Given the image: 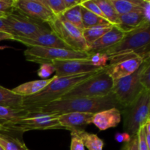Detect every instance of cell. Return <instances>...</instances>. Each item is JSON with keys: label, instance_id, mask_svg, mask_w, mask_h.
<instances>
[{"label": "cell", "instance_id": "cell-36", "mask_svg": "<svg viewBox=\"0 0 150 150\" xmlns=\"http://www.w3.org/2000/svg\"><path fill=\"white\" fill-rule=\"evenodd\" d=\"M70 150H85L84 145H83L81 139L73 133H71Z\"/></svg>", "mask_w": 150, "mask_h": 150}, {"label": "cell", "instance_id": "cell-28", "mask_svg": "<svg viewBox=\"0 0 150 150\" xmlns=\"http://www.w3.org/2000/svg\"><path fill=\"white\" fill-rule=\"evenodd\" d=\"M82 21H83V29H88L90 27H94L97 26H103V25H111L109 22L105 18L100 17L90 11L81 7Z\"/></svg>", "mask_w": 150, "mask_h": 150}, {"label": "cell", "instance_id": "cell-16", "mask_svg": "<svg viewBox=\"0 0 150 150\" xmlns=\"http://www.w3.org/2000/svg\"><path fill=\"white\" fill-rule=\"evenodd\" d=\"M124 35L125 33L122 31L118 29L117 26H113L108 32L89 45L87 53L89 54H92L95 53L103 52L120 42Z\"/></svg>", "mask_w": 150, "mask_h": 150}, {"label": "cell", "instance_id": "cell-5", "mask_svg": "<svg viewBox=\"0 0 150 150\" xmlns=\"http://www.w3.org/2000/svg\"><path fill=\"white\" fill-rule=\"evenodd\" d=\"M150 45V22L146 21L130 32L125 33L122 39L102 53L108 57L124 53L136 52Z\"/></svg>", "mask_w": 150, "mask_h": 150}, {"label": "cell", "instance_id": "cell-8", "mask_svg": "<svg viewBox=\"0 0 150 150\" xmlns=\"http://www.w3.org/2000/svg\"><path fill=\"white\" fill-rule=\"evenodd\" d=\"M142 67L143 63L133 74L114 81L111 93L122 108L131 104L144 90L140 82Z\"/></svg>", "mask_w": 150, "mask_h": 150}, {"label": "cell", "instance_id": "cell-18", "mask_svg": "<svg viewBox=\"0 0 150 150\" xmlns=\"http://www.w3.org/2000/svg\"><path fill=\"white\" fill-rule=\"evenodd\" d=\"M21 132L0 127V145L4 150H30L25 145Z\"/></svg>", "mask_w": 150, "mask_h": 150}, {"label": "cell", "instance_id": "cell-37", "mask_svg": "<svg viewBox=\"0 0 150 150\" xmlns=\"http://www.w3.org/2000/svg\"><path fill=\"white\" fill-rule=\"evenodd\" d=\"M138 144H139V150H150V147L146 144L144 133V126L139 129L137 133Z\"/></svg>", "mask_w": 150, "mask_h": 150}, {"label": "cell", "instance_id": "cell-17", "mask_svg": "<svg viewBox=\"0 0 150 150\" xmlns=\"http://www.w3.org/2000/svg\"><path fill=\"white\" fill-rule=\"evenodd\" d=\"M121 120L120 110L117 108H112L95 113L92 118V124L95 125L100 130L103 131L111 127H117Z\"/></svg>", "mask_w": 150, "mask_h": 150}, {"label": "cell", "instance_id": "cell-20", "mask_svg": "<svg viewBox=\"0 0 150 150\" xmlns=\"http://www.w3.org/2000/svg\"><path fill=\"white\" fill-rule=\"evenodd\" d=\"M119 18L120 23L116 26L124 33L130 32L146 21L140 10L122 15Z\"/></svg>", "mask_w": 150, "mask_h": 150}, {"label": "cell", "instance_id": "cell-30", "mask_svg": "<svg viewBox=\"0 0 150 150\" xmlns=\"http://www.w3.org/2000/svg\"><path fill=\"white\" fill-rule=\"evenodd\" d=\"M88 60L93 66L102 68L108 65V57L102 52L95 53V54H89Z\"/></svg>", "mask_w": 150, "mask_h": 150}, {"label": "cell", "instance_id": "cell-26", "mask_svg": "<svg viewBox=\"0 0 150 150\" xmlns=\"http://www.w3.org/2000/svg\"><path fill=\"white\" fill-rule=\"evenodd\" d=\"M119 16L140 10L141 0H110Z\"/></svg>", "mask_w": 150, "mask_h": 150}, {"label": "cell", "instance_id": "cell-4", "mask_svg": "<svg viewBox=\"0 0 150 150\" xmlns=\"http://www.w3.org/2000/svg\"><path fill=\"white\" fill-rule=\"evenodd\" d=\"M106 68L107 65L92 77L74 86L59 99L98 98L110 95L112 91L114 81L107 72Z\"/></svg>", "mask_w": 150, "mask_h": 150}, {"label": "cell", "instance_id": "cell-11", "mask_svg": "<svg viewBox=\"0 0 150 150\" xmlns=\"http://www.w3.org/2000/svg\"><path fill=\"white\" fill-rule=\"evenodd\" d=\"M51 64L54 65L55 68V76L58 78L83 74L103 68L91 64L88 58L82 59L56 60L53 61Z\"/></svg>", "mask_w": 150, "mask_h": 150}, {"label": "cell", "instance_id": "cell-13", "mask_svg": "<svg viewBox=\"0 0 150 150\" xmlns=\"http://www.w3.org/2000/svg\"><path fill=\"white\" fill-rule=\"evenodd\" d=\"M14 40L26 45L28 48L48 47L68 49L67 47L63 43L62 41L52 31H51V29L37 34L31 38H21L15 36Z\"/></svg>", "mask_w": 150, "mask_h": 150}, {"label": "cell", "instance_id": "cell-22", "mask_svg": "<svg viewBox=\"0 0 150 150\" xmlns=\"http://www.w3.org/2000/svg\"><path fill=\"white\" fill-rule=\"evenodd\" d=\"M23 97L12 92L10 89L0 86V105L13 108H22Z\"/></svg>", "mask_w": 150, "mask_h": 150}, {"label": "cell", "instance_id": "cell-7", "mask_svg": "<svg viewBox=\"0 0 150 150\" xmlns=\"http://www.w3.org/2000/svg\"><path fill=\"white\" fill-rule=\"evenodd\" d=\"M27 61L42 64H51L56 60L82 59L89 58L87 52L73 51L66 48H48V47H31L24 51Z\"/></svg>", "mask_w": 150, "mask_h": 150}, {"label": "cell", "instance_id": "cell-9", "mask_svg": "<svg viewBox=\"0 0 150 150\" xmlns=\"http://www.w3.org/2000/svg\"><path fill=\"white\" fill-rule=\"evenodd\" d=\"M58 115L35 114L19 120H14L3 123L0 127L24 133L34 130H50L62 129L58 120Z\"/></svg>", "mask_w": 150, "mask_h": 150}, {"label": "cell", "instance_id": "cell-34", "mask_svg": "<svg viewBox=\"0 0 150 150\" xmlns=\"http://www.w3.org/2000/svg\"><path fill=\"white\" fill-rule=\"evenodd\" d=\"M15 0H0V14L8 15L14 10Z\"/></svg>", "mask_w": 150, "mask_h": 150}, {"label": "cell", "instance_id": "cell-45", "mask_svg": "<svg viewBox=\"0 0 150 150\" xmlns=\"http://www.w3.org/2000/svg\"><path fill=\"white\" fill-rule=\"evenodd\" d=\"M5 15H3V14H0V17H2V16H4Z\"/></svg>", "mask_w": 150, "mask_h": 150}, {"label": "cell", "instance_id": "cell-42", "mask_svg": "<svg viewBox=\"0 0 150 150\" xmlns=\"http://www.w3.org/2000/svg\"><path fill=\"white\" fill-rule=\"evenodd\" d=\"M81 1L82 0H63L66 10L75 7L76 5H79V4H81Z\"/></svg>", "mask_w": 150, "mask_h": 150}, {"label": "cell", "instance_id": "cell-29", "mask_svg": "<svg viewBox=\"0 0 150 150\" xmlns=\"http://www.w3.org/2000/svg\"><path fill=\"white\" fill-rule=\"evenodd\" d=\"M55 16L62 15L66 8L63 0H39Z\"/></svg>", "mask_w": 150, "mask_h": 150}, {"label": "cell", "instance_id": "cell-14", "mask_svg": "<svg viewBox=\"0 0 150 150\" xmlns=\"http://www.w3.org/2000/svg\"><path fill=\"white\" fill-rule=\"evenodd\" d=\"M95 114L84 112H73L61 114L58 117L59 123L62 129L70 130H84V128L92 123Z\"/></svg>", "mask_w": 150, "mask_h": 150}, {"label": "cell", "instance_id": "cell-27", "mask_svg": "<svg viewBox=\"0 0 150 150\" xmlns=\"http://www.w3.org/2000/svg\"><path fill=\"white\" fill-rule=\"evenodd\" d=\"M62 16L67 21L71 23L72 25L76 26V28H78L80 30H83L81 4L65 10V11L62 13Z\"/></svg>", "mask_w": 150, "mask_h": 150}, {"label": "cell", "instance_id": "cell-6", "mask_svg": "<svg viewBox=\"0 0 150 150\" xmlns=\"http://www.w3.org/2000/svg\"><path fill=\"white\" fill-rule=\"evenodd\" d=\"M47 25L68 49L87 52L88 45L83 39L82 31L67 21L62 15L55 16Z\"/></svg>", "mask_w": 150, "mask_h": 150}, {"label": "cell", "instance_id": "cell-24", "mask_svg": "<svg viewBox=\"0 0 150 150\" xmlns=\"http://www.w3.org/2000/svg\"><path fill=\"white\" fill-rule=\"evenodd\" d=\"M112 25H103V26H97L83 29L82 31V35L88 47L92 42L96 41L106 32H108L112 28Z\"/></svg>", "mask_w": 150, "mask_h": 150}, {"label": "cell", "instance_id": "cell-15", "mask_svg": "<svg viewBox=\"0 0 150 150\" xmlns=\"http://www.w3.org/2000/svg\"><path fill=\"white\" fill-rule=\"evenodd\" d=\"M144 60L140 57L122 60L114 64L107 65L106 70L113 81L133 74L142 65Z\"/></svg>", "mask_w": 150, "mask_h": 150}, {"label": "cell", "instance_id": "cell-32", "mask_svg": "<svg viewBox=\"0 0 150 150\" xmlns=\"http://www.w3.org/2000/svg\"><path fill=\"white\" fill-rule=\"evenodd\" d=\"M81 6L89 10V11H90L91 13H94V14L97 15V16L103 18H105L102 11L100 9V7H98V4H96L95 0H82L81 3Z\"/></svg>", "mask_w": 150, "mask_h": 150}, {"label": "cell", "instance_id": "cell-3", "mask_svg": "<svg viewBox=\"0 0 150 150\" xmlns=\"http://www.w3.org/2000/svg\"><path fill=\"white\" fill-rule=\"evenodd\" d=\"M150 91L143 90L137 98L120 110L123 117V130L131 137L136 136L139 129L150 120Z\"/></svg>", "mask_w": 150, "mask_h": 150}, {"label": "cell", "instance_id": "cell-25", "mask_svg": "<svg viewBox=\"0 0 150 150\" xmlns=\"http://www.w3.org/2000/svg\"><path fill=\"white\" fill-rule=\"evenodd\" d=\"M102 11L105 18L112 26H117L120 23V16L117 14L110 0H95Z\"/></svg>", "mask_w": 150, "mask_h": 150}, {"label": "cell", "instance_id": "cell-40", "mask_svg": "<svg viewBox=\"0 0 150 150\" xmlns=\"http://www.w3.org/2000/svg\"><path fill=\"white\" fill-rule=\"evenodd\" d=\"M144 133L146 144L150 147V120H148L144 125Z\"/></svg>", "mask_w": 150, "mask_h": 150}, {"label": "cell", "instance_id": "cell-1", "mask_svg": "<svg viewBox=\"0 0 150 150\" xmlns=\"http://www.w3.org/2000/svg\"><path fill=\"white\" fill-rule=\"evenodd\" d=\"M117 108L121 110V106L114 95L98 98H76L70 99H59L49 103L40 108H37L31 113L32 115H61L73 112L95 113L101 111Z\"/></svg>", "mask_w": 150, "mask_h": 150}, {"label": "cell", "instance_id": "cell-2", "mask_svg": "<svg viewBox=\"0 0 150 150\" xmlns=\"http://www.w3.org/2000/svg\"><path fill=\"white\" fill-rule=\"evenodd\" d=\"M100 70L76 76L60 78L57 76L54 81L40 92L31 96L23 97L22 108L26 110L31 114L37 108L43 107L49 103L61 98L74 86L92 77Z\"/></svg>", "mask_w": 150, "mask_h": 150}, {"label": "cell", "instance_id": "cell-35", "mask_svg": "<svg viewBox=\"0 0 150 150\" xmlns=\"http://www.w3.org/2000/svg\"><path fill=\"white\" fill-rule=\"evenodd\" d=\"M139 8L142 15L146 21L150 22V1L149 0H141Z\"/></svg>", "mask_w": 150, "mask_h": 150}, {"label": "cell", "instance_id": "cell-43", "mask_svg": "<svg viewBox=\"0 0 150 150\" xmlns=\"http://www.w3.org/2000/svg\"><path fill=\"white\" fill-rule=\"evenodd\" d=\"M4 40H14V36L10 35V34L0 32V41Z\"/></svg>", "mask_w": 150, "mask_h": 150}, {"label": "cell", "instance_id": "cell-39", "mask_svg": "<svg viewBox=\"0 0 150 150\" xmlns=\"http://www.w3.org/2000/svg\"><path fill=\"white\" fill-rule=\"evenodd\" d=\"M116 141L119 143H127L131 139V136L128 133L123 132V133H117L115 134Z\"/></svg>", "mask_w": 150, "mask_h": 150}, {"label": "cell", "instance_id": "cell-12", "mask_svg": "<svg viewBox=\"0 0 150 150\" xmlns=\"http://www.w3.org/2000/svg\"><path fill=\"white\" fill-rule=\"evenodd\" d=\"M14 9L37 21L46 24L55 17L39 0H15Z\"/></svg>", "mask_w": 150, "mask_h": 150}, {"label": "cell", "instance_id": "cell-33", "mask_svg": "<svg viewBox=\"0 0 150 150\" xmlns=\"http://www.w3.org/2000/svg\"><path fill=\"white\" fill-rule=\"evenodd\" d=\"M55 72V68L52 64H42L38 70V75L42 79H48Z\"/></svg>", "mask_w": 150, "mask_h": 150}, {"label": "cell", "instance_id": "cell-44", "mask_svg": "<svg viewBox=\"0 0 150 150\" xmlns=\"http://www.w3.org/2000/svg\"><path fill=\"white\" fill-rule=\"evenodd\" d=\"M0 150H4V149H3L2 147H1V145H0Z\"/></svg>", "mask_w": 150, "mask_h": 150}, {"label": "cell", "instance_id": "cell-41", "mask_svg": "<svg viewBox=\"0 0 150 150\" xmlns=\"http://www.w3.org/2000/svg\"><path fill=\"white\" fill-rule=\"evenodd\" d=\"M3 17H4V16L0 17V32H5V33H8L13 35L11 30H10L9 26L7 25V23H5V21H4V18Z\"/></svg>", "mask_w": 150, "mask_h": 150}, {"label": "cell", "instance_id": "cell-31", "mask_svg": "<svg viewBox=\"0 0 150 150\" xmlns=\"http://www.w3.org/2000/svg\"><path fill=\"white\" fill-rule=\"evenodd\" d=\"M140 82L144 89L150 91V59L144 61L140 75Z\"/></svg>", "mask_w": 150, "mask_h": 150}, {"label": "cell", "instance_id": "cell-10", "mask_svg": "<svg viewBox=\"0 0 150 150\" xmlns=\"http://www.w3.org/2000/svg\"><path fill=\"white\" fill-rule=\"evenodd\" d=\"M3 18L14 37L31 38L37 34L50 29L44 23L37 21L15 9L11 13L6 15Z\"/></svg>", "mask_w": 150, "mask_h": 150}, {"label": "cell", "instance_id": "cell-19", "mask_svg": "<svg viewBox=\"0 0 150 150\" xmlns=\"http://www.w3.org/2000/svg\"><path fill=\"white\" fill-rule=\"evenodd\" d=\"M57 78V76H54L51 79H40V80L32 81H28L24 83L19 85L16 87L11 89L12 92L22 97H28L33 95L35 94L38 93L42 91L44 88L46 87L52 81Z\"/></svg>", "mask_w": 150, "mask_h": 150}, {"label": "cell", "instance_id": "cell-23", "mask_svg": "<svg viewBox=\"0 0 150 150\" xmlns=\"http://www.w3.org/2000/svg\"><path fill=\"white\" fill-rule=\"evenodd\" d=\"M30 115V112L23 108L18 109V108L0 105V125L7 122L23 119L29 117Z\"/></svg>", "mask_w": 150, "mask_h": 150}, {"label": "cell", "instance_id": "cell-21", "mask_svg": "<svg viewBox=\"0 0 150 150\" xmlns=\"http://www.w3.org/2000/svg\"><path fill=\"white\" fill-rule=\"evenodd\" d=\"M71 133L76 135L81 139L84 147L88 150H103L104 142L96 134L88 133L85 130H73Z\"/></svg>", "mask_w": 150, "mask_h": 150}, {"label": "cell", "instance_id": "cell-38", "mask_svg": "<svg viewBox=\"0 0 150 150\" xmlns=\"http://www.w3.org/2000/svg\"><path fill=\"white\" fill-rule=\"evenodd\" d=\"M120 150H139L137 135L131 137V139L128 142L125 143L124 146Z\"/></svg>", "mask_w": 150, "mask_h": 150}]
</instances>
